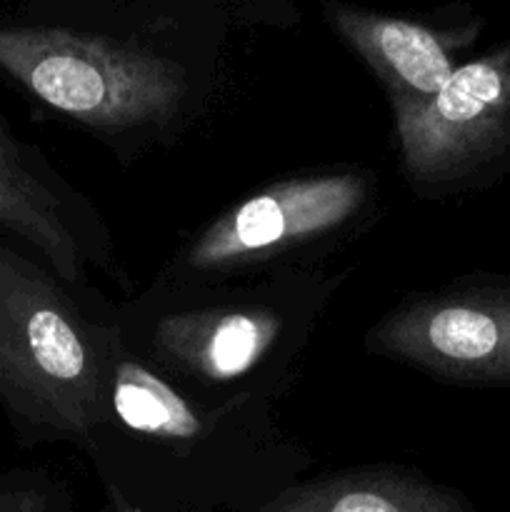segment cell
Wrapping results in <instances>:
<instances>
[{"mask_svg":"<svg viewBox=\"0 0 510 512\" xmlns=\"http://www.w3.org/2000/svg\"><path fill=\"white\" fill-rule=\"evenodd\" d=\"M293 23L298 10L280 0L5 3L0 83L128 163L215 108L235 30Z\"/></svg>","mask_w":510,"mask_h":512,"instance_id":"obj_1","label":"cell"},{"mask_svg":"<svg viewBox=\"0 0 510 512\" xmlns=\"http://www.w3.org/2000/svg\"><path fill=\"white\" fill-rule=\"evenodd\" d=\"M103 380V413L83 450L105 488L135 508L258 510L313 465L310 450L280 425L275 400H213L173 388L120 343L110 308Z\"/></svg>","mask_w":510,"mask_h":512,"instance_id":"obj_2","label":"cell"},{"mask_svg":"<svg viewBox=\"0 0 510 512\" xmlns=\"http://www.w3.org/2000/svg\"><path fill=\"white\" fill-rule=\"evenodd\" d=\"M345 275L320 268L243 280L160 273L143 293L110 305V318L120 343L173 388L278 403L295 385V368Z\"/></svg>","mask_w":510,"mask_h":512,"instance_id":"obj_3","label":"cell"},{"mask_svg":"<svg viewBox=\"0 0 510 512\" xmlns=\"http://www.w3.org/2000/svg\"><path fill=\"white\" fill-rule=\"evenodd\" d=\"M108 308L0 240V408L23 448H85L103 413Z\"/></svg>","mask_w":510,"mask_h":512,"instance_id":"obj_4","label":"cell"},{"mask_svg":"<svg viewBox=\"0 0 510 512\" xmlns=\"http://www.w3.org/2000/svg\"><path fill=\"white\" fill-rule=\"evenodd\" d=\"M378 175L330 168L273 180L198 230L163 268L195 280H243L315 268L375 220Z\"/></svg>","mask_w":510,"mask_h":512,"instance_id":"obj_5","label":"cell"},{"mask_svg":"<svg viewBox=\"0 0 510 512\" xmlns=\"http://www.w3.org/2000/svg\"><path fill=\"white\" fill-rule=\"evenodd\" d=\"M400 170L418 198L490 183L510 160V43L468 60L428 103H390Z\"/></svg>","mask_w":510,"mask_h":512,"instance_id":"obj_6","label":"cell"},{"mask_svg":"<svg viewBox=\"0 0 510 512\" xmlns=\"http://www.w3.org/2000/svg\"><path fill=\"white\" fill-rule=\"evenodd\" d=\"M0 240L48 268L80 298H95L98 270L128 293L115 240L93 200L50 165L43 150L18 138L0 113Z\"/></svg>","mask_w":510,"mask_h":512,"instance_id":"obj_7","label":"cell"},{"mask_svg":"<svg viewBox=\"0 0 510 512\" xmlns=\"http://www.w3.org/2000/svg\"><path fill=\"white\" fill-rule=\"evenodd\" d=\"M365 350L458 385H510V285L453 283L400 300Z\"/></svg>","mask_w":510,"mask_h":512,"instance_id":"obj_8","label":"cell"},{"mask_svg":"<svg viewBox=\"0 0 510 512\" xmlns=\"http://www.w3.org/2000/svg\"><path fill=\"white\" fill-rule=\"evenodd\" d=\"M323 18L373 70L388 90L390 103L408 105L435 98L483 30V18L460 5L428 15H388L328 0Z\"/></svg>","mask_w":510,"mask_h":512,"instance_id":"obj_9","label":"cell"},{"mask_svg":"<svg viewBox=\"0 0 510 512\" xmlns=\"http://www.w3.org/2000/svg\"><path fill=\"white\" fill-rule=\"evenodd\" d=\"M450 488L408 465H358L310 483H295L255 512H463Z\"/></svg>","mask_w":510,"mask_h":512,"instance_id":"obj_10","label":"cell"}]
</instances>
